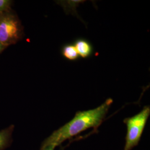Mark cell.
<instances>
[{"instance_id":"obj_5","label":"cell","mask_w":150,"mask_h":150,"mask_svg":"<svg viewBox=\"0 0 150 150\" xmlns=\"http://www.w3.org/2000/svg\"><path fill=\"white\" fill-rule=\"evenodd\" d=\"M15 126L11 125L0 131V150H5L12 142Z\"/></svg>"},{"instance_id":"obj_3","label":"cell","mask_w":150,"mask_h":150,"mask_svg":"<svg viewBox=\"0 0 150 150\" xmlns=\"http://www.w3.org/2000/svg\"><path fill=\"white\" fill-rule=\"evenodd\" d=\"M21 35V26L16 16L8 11L0 14V43L7 47L17 42Z\"/></svg>"},{"instance_id":"obj_7","label":"cell","mask_w":150,"mask_h":150,"mask_svg":"<svg viewBox=\"0 0 150 150\" xmlns=\"http://www.w3.org/2000/svg\"><path fill=\"white\" fill-rule=\"evenodd\" d=\"M11 4L10 0H0V14L8 11Z\"/></svg>"},{"instance_id":"obj_8","label":"cell","mask_w":150,"mask_h":150,"mask_svg":"<svg viewBox=\"0 0 150 150\" xmlns=\"http://www.w3.org/2000/svg\"><path fill=\"white\" fill-rule=\"evenodd\" d=\"M56 147L53 146H49L45 147H41L40 150H54Z\"/></svg>"},{"instance_id":"obj_6","label":"cell","mask_w":150,"mask_h":150,"mask_svg":"<svg viewBox=\"0 0 150 150\" xmlns=\"http://www.w3.org/2000/svg\"><path fill=\"white\" fill-rule=\"evenodd\" d=\"M61 54L63 57L69 61H76L80 57L73 44H66L64 45L61 49Z\"/></svg>"},{"instance_id":"obj_2","label":"cell","mask_w":150,"mask_h":150,"mask_svg":"<svg viewBox=\"0 0 150 150\" xmlns=\"http://www.w3.org/2000/svg\"><path fill=\"white\" fill-rule=\"evenodd\" d=\"M150 115V107L146 106L137 115L123 120L127 126L126 143L123 150H131L138 145Z\"/></svg>"},{"instance_id":"obj_9","label":"cell","mask_w":150,"mask_h":150,"mask_svg":"<svg viewBox=\"0 0 150 150\" xmlns=\"http://www.w3.org/2000/svg\"><path fill=\"white\" fill-rule=\"evenodd\" d=\"M5 48V47H4L1 43H0V52Z\"/></svg>"},{"instance_id":"obj_4","label":"cell","mask_w":150,"mask_h":150,"mask_svg":"<svg viewBox=\"0 0 150 150\" xmlns=\"http://www.w3.org/2000/svg\"><path fill=\"white\" fill-rule=\"evenodd\" d=\"M74 45L79 56L83 59L89 57L93 53L92 46L87 40L79 38L75 41Z\"/></svg>"},{"instance_id":"obj_1","label":"cell","mask_w":150,"mask_h":150,"mask_svg":"<svg viewBox=\"0 0 150 150\" xmlns=\"http://www.w3.org/2000/svg\"><path fill=\"white\" fill-rule=\"evenodd\" d=\"M112 103V99L110 98L95 108L77 112L70 121L54 131L45 139L41 147L49 146L56 147L66 140L87 129L98 127L105 120Z\"/></svg>"}]
</instances>
